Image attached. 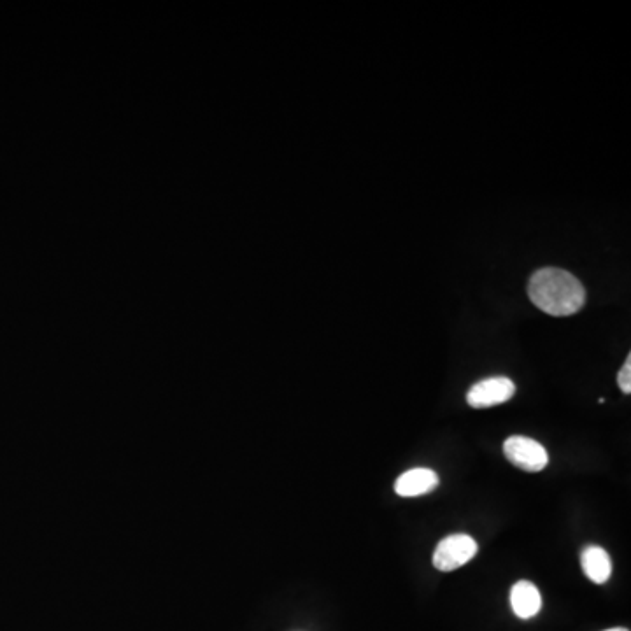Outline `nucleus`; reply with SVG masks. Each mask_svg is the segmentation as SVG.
I'll use <instances>...</instances> for the list:
<instances>
[{
	"instance_id": "obj_1",
	"label": "nucleus",
	"mask_w": 631,
	"mask_h": 631,
	"mask_svg": "<svg viewBox=\"0 0 631 631\" xmlns=\"http://www.w3.org/2000/svg\"><path fill=\"white\" fill-rule=\"evenodd\" d=\"M528 295L540 311L563 318L581 311L586 304V290L581 281L567 270L540 269L528 283Z\"/></svg>"
},
{
	"instance_id": "obj_2",
	"label": "nucleus",
	"mask_w": 631,
	"mask_h": 631,
	"mask_svg": "<svg viewBox=\"0 0 631 631\" xmlns=\"http://www.w3.org/2000/svg\"><path fill=\"white\" fill-rule=\"evenodd\" d=\"M477 542L470 535H449L439 542L433 553V567L440 572H453L467 565L477 554Z\"/></svg>"
},
{
	"instance_id": "obj_3",
	"label": "nucleus",
	"mask_w": 631,
	"mask_h": 631,
	"mask_svg": "<svg viewBox=\"0 0 631 631\" xmlns=\"http://www.w3.org/2000/svg\"><path fill=\"white\" fill-rule=\"evenodd\" d=\"M504 454L514 467L521 468L525 472H540L549 463V454L546 447L537 440L523 435H514L504 442Z\"/></svg>"
},
{
	"instance_id": "obj_4",
	"label": "nucleus",
	"mask_w": 631,
	"mask_h": 631,
	"mask_svg": "<svg viewBox=\"0 0 631 631\" xmlns=\"http://www.w3.org/2000/svg\"><path fill=\"white\" fill-rule=\"evenodd\" d=\"M514 393L516 384L509 377H488L468 390L467 402L474 409H488L509 402Z\"/></svg>"
},
{
	"instance_id": "obj_5",
	"label": "nucleus",
	"mask_w": 631,
	"mask_h": 631,
	"mask_svg": "<svg viewBox=\"0 0 631 631\" xmlns=\"http://www.w3.org/2000/svg\"><path fill=\"white\" fill-rule=\"evenodd\" d=\"M439 483V476L430 468H412L398 477L395 493L404 498L423 497L437 490Z\"/></svg>"
},
{
	"instance_id": "obj_6",
	"label": "nucleus",
	"mask_w": 631,
	"mask_h": 631,
	"mask_svg": "<svg viewBox=\"0 0 631 631\" xmlns=\"http://www.w3.org/2000/svg\"><path fill=\"white\" fill-rule=\"evenodd\" d=\"M511 607L519 619H532L542 609V596L530 581H519L511 589Z\"/></svg>"
},
{
	"instance_id": "obj_7",
	"label": "nucleus",
	"mask_w": 631,
	"mask_h": 631,
	"mask_svg": "<svg viewBox=\"0 0 631 631\" xmlns=\"http://www.w3.org/2000/svg\"><path fill=\"white\" fill-rule=\"evenodd\" d=\"M581 565L586 577L595 584H605L612 575V560L600 546L586 547L581 554Z\"/></svg>"
},
{
	"instance_id": "obj_8",
	"label": "nucleus",
	"mask_w": 631,
	"mask_h": 631,
	"mask_svg": "<svg viewBox=\"0 0 631 631\" xmlns=\"http://www.w3.org/2000/svg\"><path fill=\"white\" fill-rule=\"evenodd\" d=\"M617 384L623 391L624 395H630L631 393V356L628 355L626 362H624L623 369L619 370L617 374Z\"/></svg>"
},
{
	"instance_id": "obj_9",
	"label": "nucleus",
	"mask_w": 631,
	"mask_h": 631,
	"mask_svg": "<svg viewBox=\"0 0 631 631\" xmlns=\"http://www.w3.org/2000/svg\"><path fill=\"white\" fill-rule=\"evenodd\" d=\"M605 631H630V630H626V628H612V630H605Z\"/></svg>"
}]
</instances>
